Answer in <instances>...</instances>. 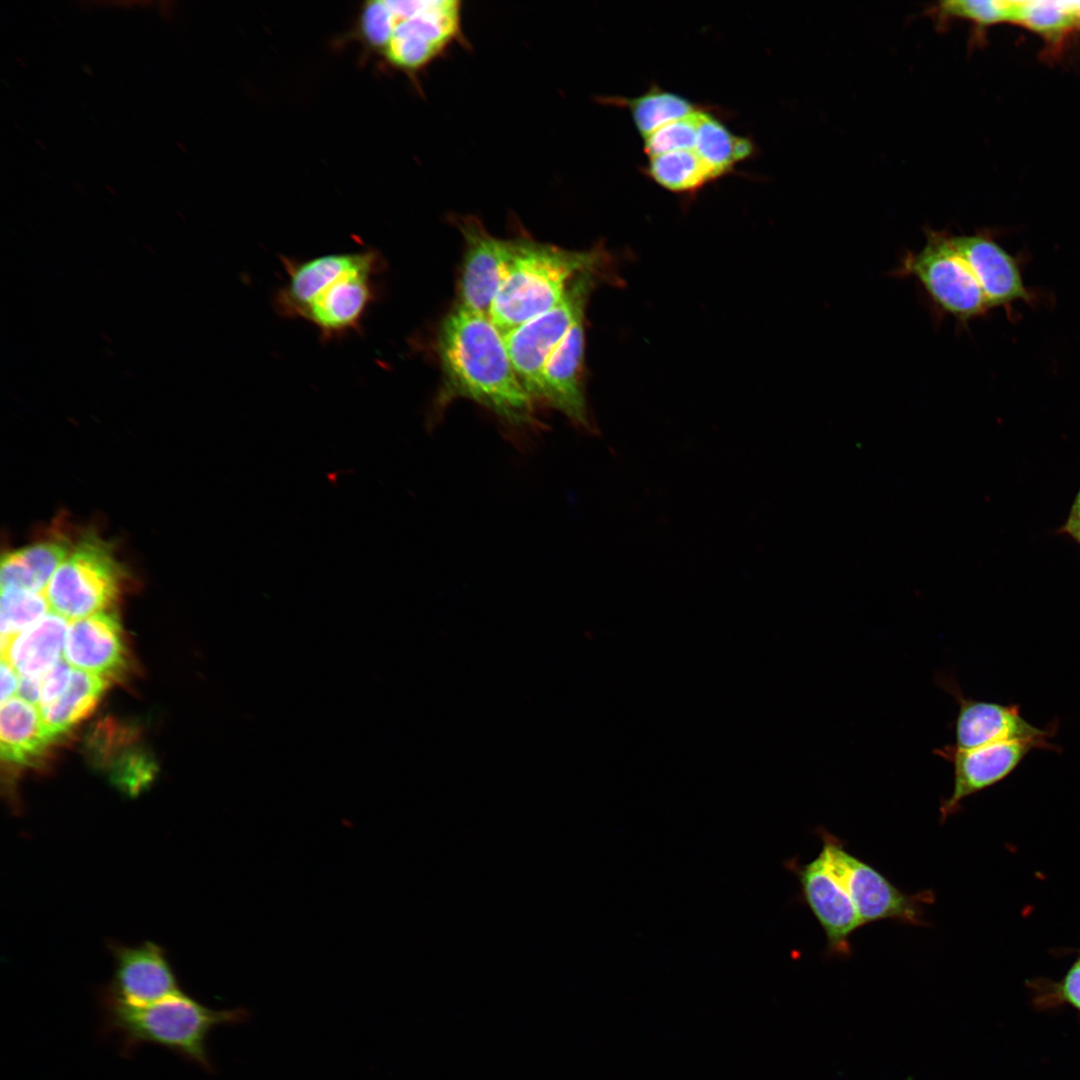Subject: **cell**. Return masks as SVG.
Listing matches in <instances>:
<instances>
[{
    "instance_id": "8fae6325",
    "label": "cell",
    "mask_w": 1080,
    "mask_h": 1080,
    "mask_svg": "<svg viewBox=\"0 0 1080 1080\" xmlns=\"http://www.w3.org/2000/svg\"><path fill=\"white\" fill-rule=\"evenodd\" d=\"M800 885L799 899L807 905L826 938V954L848 957L852 952L851 936L863 926L843 885L832 874L819 853L812 861L798 858L784 862Z\"/></svg>"
},
{
    "instance_id": "52a82bcc",
    "label": "cell",
    "mask_w": 1080,
    "mask_h": 1080,
    "mask_svg": "<svg viewBox=\"0 0 1080 1080\" xmlns=\"http://www.w3.org/2000/svg\"><path fill=\"white\" fill-rule=\"evenodd\" d=\"M610 271H587L570 284L564 297L551 309L504 335L512 365L527 392L538 401L545 364L573 324L585 316L594 288L610 280Z\"/></svg>"
},
{
    "instance_id": "3957f363",
    "label": "cell",
    "mask_w": 1080,
    "mask_h": 1080,
    "mask_svg": "<svg viewBox=\"0 0 1080 1080\" xmlns=\"http://www.w3.org/2000/svg\"><path fill=\"white\" fill-rule=\"evenodd\" d=\"M609 264L603 247L569 250L516 238L515 254L492 303L490 319L504 336L554 307L578 275L609 271Z\"/></svg>"
},
{
    "instance_id": "5bb4252c",
    "label": "cell",
    "mask_w": 1080,
    "mask_h": 1080,
    "mask_svg": "<svg viewBox=\"0 0 1080 1080\" xmlns=\"http://www.w3.org/2000/svg\"><path fill=\"white\" fill-rule=\"evenodd\" d=\"M383 264L375 251L364 263L334 280L311 303L303 319L329 340L357 330L377 296L374 278Z\"/></svg>"
},
{
    "instance_id": "5b68a950",
    "label": "cell",
    "mask_w": 1080,
    "mask_h": 1080,
    "mask_svg": "<svg viewBox=\"0 0 1080 1080\" xmlns=\"http://www.w3.org/2000/svg\"><path fill=\"white\" fill-rule=\"evenodd\" d=\"M123 580L111 547L86 536L59 565L44 594L53 612L72 621L106 612L118 600Z\"/></svg>"
},
{
    "instance_id": "83f0119b",
    "label": "cell",
    "mask_w": 1080,
    "mask_h": 1080,
    "mask_svg": "<svg viewBox=\"0 0 1080 1080\" xmlns=\"http://www.w3.org/2000/svg\"><path fill=\"white\" fill-rule=\"evenodd\" d=\"M1018 0H951L933 10L944 19H965L979 27L1015 22Z\"/></svg>"
},
{
    "instance_id": "7402d4cb",
    "label": "cell",
    "mask_w": 1080,
    "mask_h": 1080,
    "mask_svg": "<svg viewBox=\"0 0 1080 1080\" xmlns=\"http://www.w3.org/2000/svg\"><path fill=\"white\" fill-rule=\"evenodd\" d=\"M108 686V679L74 669L66 690L53 702L40 708L51 738L55 740L85 719L95 709Z\"/></svg>"
},
{
    "instance_id": "d6986e66",
    "label": "cell",
    "mask_w": 1080,
    "mask_h": 1080,
    "mask_svg": "<svg viewBox=\"0 0 1080 1080\" xmlns=\"http://www.w3.org/2000/svg\"><path fill=\"white\" fill-rule=\"evenodd\" d=\"M69 620L50 612L15 636L1 658L28 678H42L61 659Z\"/></svg>"
},
{
    "instance_id": "ffe728a7",
    "label": "cell",
    "mask_w": 1080,
    "mask_h": 1080,
    "mask_svg": "<svg viewBox=\"0 0 1080 1080\" xmlns=\"http://www.w3.org/2000/svg\"><path fill=\"white\" fill-rule=\"evenodd\" d=\"M53 741L36 705L12 697L1 703L0 746L4 761L27 764Z\"/></svg>"
},
{
    "instance_id": "4316f807",
    "label": "cell",
    "mask_w": 1080,
    "mask_h": 1080,
    "mask_svg": "<svg viewBox=\"0 0 1080 1080\" xmlns=\"http://www.w3.org/2000/svg\"><path fill=\"white\" fill-rule=\"evenodd\" d=\"M1 591V649H5L15 636L45 616L50 605L44 592L19 589Z\"/></svg>"
},
{
    "instance_id": "277c9868",
    "label": "cell",
    "mask_w": 1080,
    "mask_h": 1080,
    "mask_svg": "<svg viewBox=\"0 0 1080 1080\" xmlns=\"http://www.w3.org/2000/svg\"><path fill=\"white\" fill-rule=\"evenodd\" d=\"M925 236L923 247L908 251L893 274L914 278L937 312L961 324L985 314L989 307L983 291L950 233L928 228Z\"/></svg>"
},
{
    "instance_id": "44dd1931",
    "label": "cell",
    "mask_w": 1080,
    "mask_h": 1080,
    "mask_svg": "<svg viewBox=\"0 0 1080 1080\" xmlns=\"http://www.w3.org/2000/svg\"><path fill=\"white\" fill-rule=\"evenodd\" d=\"M69 552L70 548L65 542L49 540L3 554L0 567L1 590L44 592Z\"/></svg>"
},
{
    "instance_id": "836d02e7",
    "label": "cell",
    "mask_w": 1080,
    "mask_h": 1080,
    "mask_svg": "<svg viewBox=\"0 0 1080 1080\" xmlns=\"http://www.w3.org/2000/svg\"><path fill=\"white\" fill-rule=\"evenodd\" d=\"M41 693V678L21 677L18 694L22 699L38 705Z\"/></svg>"
},
{
    "instance_id": "2e32d148",
    "label": "cell",
    "mask_w": 1080,
    "mask_h": 1080,
    "mask_svg": "<svg viewBox=\"0 0 1080 1080\" xmlns=\"http://www.w3.org/2000/svg\"><path fill=\"white\" fill-rule=\"evenodd\" d=\"M65 661L76 670L104 677H120L128 653L116 615L100 612L70 621L63 649Z\"/></svg>"
},
{
    "instance_id": "6da1fadb",
    "label": "cell",
    "mask_w": 1080,
    "mask_h": 1080,
    "mask_svg": "<svg viewBox=\"0 0 1080 1080\" xmlns=\"http://www.w3.org/2000/svg\"><path fill=\"white\" fill-rule=\"evenodd\" d=\"M437 354L442 385L428 425L433 427L451 401L464 398L491 412L505 435L521 447L543 431L536 402L522 385L490 316L456 305L439 328Z\"/></svg>"
},
{
    "instance_id": "f546056e",
    "label": "cell",
    "mask_w": 1080,
    "mask_h": 1080,
    "mask_svg": "<svg viewBox=\"0 0 1080 1080\" xmlns=\"http://www.w3.org/2000/svg\"><path fill=\"white\" fill-rule=\"evenodd\" d=\"M700 111L672 121L645 136V152L654 157L679 150H694Z\"/></svg>"
},
{
    "instance_id": "603a6c76",
    "label": "cell",
    "mask_w": 1080,
    "mask_h": 1080,
    "mask_svg": "<svg viewBox=\"0 0 1080 1080\" xmlns=\"http://www.w3.org/2000/svg\"><path fill=\"white\" fill-rule=\"evenodd\" d=\"M1014 24L1060 45L1080 31V1L1018 0Z\"/></svg>"
},
{
    "instance_id": "e575fe53",
    "label": "cell",
    "mask_w": 1080,
    "mask_h": 1080,
    "mask_svg": "<svg viewBox=\"0 0 1080 1080\" xmlns=\"http://www.w3.org/2000/svg\"><path fill=\"white\" fill-rule=\"evenodd\" d=\"M1065 531L1080 543V491L1072 506L1070 516L1065 525Z\"/></svg>"
},
{
    "instance_id": "9c48e42d",
    "label": "cell",
    "mask_w": 1080,
    "mask_h": 1080,
    "mask_svg": "<svg viewBox=\"0 0 1080 1080\" xmlns=\"http://www.w3.org/2000/svg\"><path fill=\"white\" fill-rule=\"evenodd\" d=\"M455 223L464 240L457 306L490 316L494 298L514 257L516 238L495 237L472 216L457 217Z\"/></svg>"
},
{
    "instance_id": "d6a6232c",
    "label": "cell",
    "mask_w": 1080,
    "mask_h": 1080,
    "mask_svg": "<svg viewBox=\"0 0 1080 1080\" xmlns=\"http://www.w3.org/2000/svg\"><path fill=\"white\" fill-rule=\"evenodd\" d=\"M1 703L12 698L13 694L18 691L20 680L18 679V672L11 665V663L1 658Z\"/></svg>"
},
{
    "instance_id": "cb8c5ba5",
    "label": "cell",
    "mask_w": 1080,
    "mask_h": 1080,
    "mask_svg": "<svg viewBox=\"0 0 1080 1080\" xmlns=\"http://www.w3.org/2000/svg\"><path fill=\"white\" fill-rule=\"evenodd\" d=\"M718 176L726 173L738 161L753 152L752 142L737 137L710 114L700 111L694 149Z\"/></svg>"
},
{
    "instance_id": "4fadbf2b",
    "label": "cell",
    "mask_w": 1080,
    "mask_h": 1080,
    "mask_svg": "<svg viewBox=\"0 0 1080 1080\" xmlns=\"http://www.w3.org/2000/svg\"><path fill=\"white\" fill-rule=\"evenodd\" d=\"M940 686L952 695L958 705L954 722L957 749L968 750L980 746L1010 740H1038L1048 742L1052 733L1040 729L1021 715L1016 705L967 698L955 680L942 676Z\"/></svg>"
},
{
    "instance_id": "8992f818",
    "label": "cell",
    "mask_w": 1080,
    "mask_h": 1080,
    "mask_svg": "<svg viewBox=\"0 0 1080 1080\" xmlns=\"http://www.w3.org/2000/svg\"><path fill=\"white\" fill-rule=\"evenodd\" d=\"M825 864L847 891L863 925L891 920L927 926L923 906L934 902L930 890L908 894L880 871L851 854L842 841L824 828L817 830Z\"/></svg>"
},
{
    "instance_id": "ba28073f",
    "label": "cell",
    "mask_w": 1080,
    "mask_h": 1080,
    "mask_svg": "<svg viewBox=\"0 0 1080 1080\" xmlns=\"http://www.w3.org/2000/svg\"><path fill=\"white\" fill-rule=\"evenodd\" d=\"M391 12L390 37L381 51L404 72H418L442 55L461 33L457 0H386Z\"/></svg>"
},
{
    "instance_id": "e0dca14e",
    "label": "cell",
    "mask_w": 1080,
    "mask_h": 1080,
    "mask_svg": "<svg viewBox=\"0 0 1080 1080\" xmlns=\"http://www.w3.org/2000/svg\"><path fill=\"white\" fill-rule=\"evenodd\" d=\"M950 240L972 270L989 309L1031 298L1016 259L988 234H950Z\"/></svg>"
},
{
    "instance_id": "484cf974",
    "label": "cell",
    "mask_w": 1080,
    "mask_h": 1080,
    "mask_svg": "<svg viewBox=\"0 0 1080 1080\" xmlns=\"http://www.w3.org/2000/svg\"><path fill=\"white\" fill-rule=\"evenodd\" d=\"M625 105L630 108L634 123L644 137L667 123L697 111L686 98L655 88L627 100Z\"/></svg>"
},
{
    "instance_id": "d4e9b609",
    "label": "cell",
    "mask_w": 1080,
    "mask_h": 1080,
    "mask_svg": "<svg viewBox=\"0 0 1080 1080\" xmlns=\"http://www.w3.org/2000/svg\"><path fill=\"white\" fill-rule=\"evenodd\" d=\"M648 175L672 192H693L718 177L695 150H679L650 157Z\"/></svg>"
},
{
    "instance_id": "30bf717a",
    "label": "cell",
    "mask_w": 1080,
    "mask_h": 1080,
    "mask_svg": "<svg viewBox=\"0 0 1080 1080\" xmlns=\"http://www.w3.org/2000/svg\"><path fill=\"white\" fill-rule=\"evenodd\" d=\"M1054 747L1038 740H1010L962 750L952 745L938 748L934 753L953 766V788L941 801L940 820L957 813L961 803L1008 777L1034 749Z\"/></svg>"
},
{
    "instance_id": "f1b7e54d",
    "label": "cell",
    "mask_w": 1080,
    "mask_h": 1080,
    "mask_svg": "<svg viewBox=\"0 0 1080 1080\" xmlns=\"http://www.w3.org/2000/svg\"><path fill=\"white\" fill-rule=\"evenodd\" d=\"M1029 986L1038 1006L1052 1008L1068 1005L1080 1012V952L1061 979L1038 978L1032 980Z\"/></svg>"
},
{
    "instance_id": "7c38bea8",
    "label": "cell",
    "mask_w": 1080,
    "mask_h": 1080,
    "mask_svg": "<svg viewBox=\"0 0 1080 1080\" xmlns=\"http://www.w3.org/2000/svg\"><path fill=\"white\" fill-rule=\"evenodd\" d=\"M584 316L570 328L543 369L538 402L561 412L579 430L597 434L584 387Z\"/></svg>"
},
{
    "instance_id": "1f68e13d",
    "label": "cell",
    "mask_w": 1080,
    "mask_h": 1080,
    "mask_svg": "<svg viewBox=\"0 0 1080 1080\" xmlns=\"http://www.w3.org/2000/svg\"><path fill=\"white\" fill-rule=\"evenodd\" d=\"M70 667L61 659L41 678L39 708L50 704L66 690L73 671Z\"/></svg>"
},
{
    "instance_id": "4dcf8cb0",
    "label": "cell",
    "mask_w": 1080,
    "mask_h": 1080,
    "mask_svg": "<svg viewBox=\"0 0 1080 1080\" xmlns=\"http://www.w3.org/2000/svg\"><path fill=\"white\" fill-rule=\"evenodd\" d=\"M358 33L368 47L381 53L391 33V12L386 0L364 4L358 20Z\"/></svg>"
},
{
    "instance_id": "ac0fdd59",
    "label": "cell",
    "mask_w": 1080,
    "mask_h": 1080,
    "mask_svg": "<svg viewBox=\"0 0 1080 1080\" xmlns=\"http://www.w3.org/2000/svg\"><path fill=\"white\" fill-rule=\"evenodd\" d=\"M375 250L333 253L306 260L282 257L287 275L274 298L276 311L288 318H304L314 299L334 280L368 260Z\"/></svg>"
},
{
    "instance_id": "7a4b0ae2",
    "label": "cell",
    "mask_w": 1080,
    "mask_h": 1080,
    "mask_svg": "<svg viewBox=\"0 0 1080 1080\" xmlns=\"http://www.w3.org/2000/svg\"><path fill=\"white\" fill-rule=\"evenodd\" d=\"M102 1031L113 1038L122 1056L141 1045L163 1047L204 1070H214L207 1050L210 1033L221 1025L243 1023L247 1010H213L181 992L148 1005H129L101 997Z\"/></svg>"
},
{
    "instance_id": "9a60e30c",
    "label": "cell",
    "mask_w": 1080,
    "mask_h": 1080,
    "mask_svg": "<svg viewBox=\"0 0 1080 1080\" xmlns=\"http://www.w3.org/2000/svg\"><path fill=\"white\" fill-rule=\"evenodd\" d=\"M115 968L101 997L129 1005H148L181 993L163 950L146 942L130 947L113 944Z\"/></svg>"
}]
</instances>
